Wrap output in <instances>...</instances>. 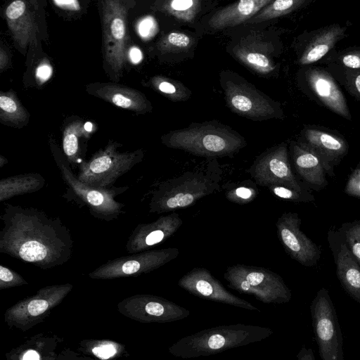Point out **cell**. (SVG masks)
<instances>
[{
    "label": "cell",
    "mask_w": 360,
    "mask_h": 360,
    "mask_svg": "<svg viewBox=\"0 0 360 360\" xmlns=\"http://www.w3.org/2000/svg\"><path fill=\"white\" fill-rule=\"evenodd\" d=\"M122 316L143 323H170L187 318L190 311L164 297L136 294L126 297L117 305Z\"/></svg>",
    "instance_id": "12"
},
{
    "label": "cell",
    "mask_w": 360,
    "mask_h": 360,
    "mask_svg": "<svg viewBox=\"0 0 360 360\" xmlns=\"http://www.w3.org/2000/svg\"><path fill=\"white\" fill-rule=\"evenodd\" d=\"M0 117L6 122L20 124L27 120L28 115L13 94L1 93L0 95Z\"/></svg>",
    "instance_id": "31"
},
{
    "label": "cell",
    "mask_w": 360,
    "mask_h": 360,
    "mask_svg": "<svg viewBox=\"0 0 360 360\" xmlns=\"http://www.w3.org/2000/svg\"><path fill=\"white\" fill-rule=\"evenodd\" d=\"M0 219L1 253L42 269L61 266L71 258L74 240L59 217L6 203Z\"/></svg>",
    "instance_id": "1"
},
{
    "label": "cell",
    "mask_w": 360,
    "mask_h": 360,
    "mask_svg": "<svg viewBox=\"0 0 360 360\" xmlns=\"http://www.w3.org/2000/svg\"><path fill=\"white\" fill-rule=\"evenodd\" d=\"M84 134V128L80 122H75L68 125L63 133V149L70 164L78 162L79 139Z\"/></svg>",
    "instance_id": "33"
},
{
    "label": "cell",
    "mask_w": 360,
    "mask_h": 360,
    "mask_svg": "<svg viewBox=\"0 0 360 360\" xmlns=\"http://www.w3.org/2000/svg\"><path fill=\"white\" fill-rule=\"evenodd\" d=\"M192 44V39L184 33L173 32L165 35L158 43L163 52H176L187 50Z\"/></svg>",
    "instance_id": "35"
},
{
    "label": "cell",
    "mask_w": 360,
    "mask_h": 360,
    "mask_svg": "<svg viewBox=\"0 0 360 360\" xmlns=\"http://www.w3.org/2000/svg\"><path fill=\"white\" fill-rule=\"evenodd\" d=\"M76 351L98 360H117L129 355L124 344L106 338L82 340Z\"/></svg>",
    "instance_id": "28"
},
{
    "label": "cell",
    "mask_w": 360,
    "mask_h": 360,
    "mask_svg": "<svg viewBox=\"0 0 360 360\" xmlns=\"http://www.w3.org/2000/svg\"><path fill=\"white\" fill-rule=\"evenodd\" d=\"M153 86L172 100H182L188 96L187 89L181 84L169 78L155 77L152 79Z\"/></svg>",
    "instance_id": "36"
},
{
    "label": "cell",
    "mask_w": 360,
    "mask_h": 360,
    "mask_svg": "<svg viewBox=\"0 0 360 360\" xmlns=\"http://www.w3.org/2000/svg\"><path fill=\"white\" fill-rule=\"evenodd\" d=\"M346 27L334 24L314 32L300 55L299 63L309 65L319 60L342 39Z\"/></svg>",
    "instance_id": "25"
},
{
    "label": "cell",
    "mask_w": 360,
    "mask_h": 360,
    "mask_svg": "<svg viewBox=\"0 0 360 360\" xmlns=\"http://www.w3.org/2000/svg\"><path fill=\"white\" fill-rule=\"evenodd\" d=\"M118 147L117 143H110L82 162L77 174L79 180L93 187L108 188L143 157L142 150L121 153Z\"/></svg>",
    "instance_id": "6"
},
{
    "label": "cell",
    "mask_w": 360,
    "mask_h": 360,
    "mask_svg": "<svg viewBox=\"0 0 360 360\" xmlns=\"http://www.w3.org/2000/svg\"><path fill=\"white\" fill-rule=\"evenodd\" d=\"M179 255L176 248L146 250L108 261L89 274L92 279L109 280L138 276L157 269Z\"/></svg>",
    "instance_id": "10"
},
{
    "label": "cell",
    "mask_w": 360,
    "mask_h": 360,
    "mask_svg": "<svg viewBox=\"0 0 360 360\" xmlns=\"http://www.w3.org/2000/svg\"><path fill=\"white\" fill-rule=\"evenodd\" d=\"M52 75V68L48 61H42L37 68L36 77L39 83L46 82Z\"/></svg>",
    "instance_id": "44"
},
{
    "label": "cell",
    "mask_w": 360,
    "mask_h": 360,
    "mask_svg": "<svg viewBox=\"0 0 360 360\" xmlns=\"http://www.w3.org/2000/svg\"><path fill=\"white\" fill-rule=\"evenodd\" d=\"M155 23L153 18H144L139 25V32L141 37L148 38L154 32Z\"/></svg>",
    "instance_id": "45"
},
{
    "label": "cell",
    "mask_w": 360,
    "mask_h": 360,
    "mask_svg": "<svg viewBox=\"0 0 360 360\" xmlns=\"http://www.w3.org/2000/svg\"><path fill=\"white\" fill-rule=\"evenodd\" d=\"M101 7L105 58L118 75L126 60L127 5L124 1L107 0Z\"/></svg>",
    "instance_id": "11"
},
{
    "label": "cell",
    "mask_w": 360,
    "mask_h": 360,
    "mask_svg": "<svg viewBox=\"0 0 360 360\" xmlns=\"http://www.w3.org/2000/svg\"><path fill=\"white\" fill-rule=\"evenodd\" d=\"M272 0H241L217 11L209 24L212 28L220 30L246 22Z\"/></svg>",
    "instance_id": "24"
},
{
    "label": "cell",
    "mask_w": 360,
    "mask_h": 360,
    "mask_svg": "<svg viewBox=\"0 0 360 360\" xmlns=\"http://www.w3.org/2000/svg\"><path fill=\"white\" fill-rule=\"evenodd\" d=\"M129 57L133 63H139L143 58L142 52L139 48L133 46L129 51Z\"/></svg>",
    "instance_id": "48"
},
{
    "label": "cell",
    "mask_w": 360,
    "mask_h": 360,
    "mask_svg": "<svg viewBox=\"0 0 360 360\" xmlns=\"http://www.w3.org/2000/svg\"><path fill=\"white\" fill-rule=\"evenodd\" d=\"M290 150L297 174L314 189L325 188L328 185L327 173L319 155L300 141L292 142Z\"/></svg>",
    "instance_id": "21"
},
{
    "label": "cell",
    "mask_w": 360,
    "mask_h": 360,
    "mask_svg": "<svg viewBox=\"0 0 360 360\" xmlns=\"http://www.w3.org/2000/svg\"><path fill=\"white\" fill-rule=\"evenodd\" d=\"M272 334V329L260 326H218L181 338L169 347L168 352L184 359L207 356L260 342Z\"/></svg>",
    "instance_id": "2"
},
{
    "label": "cell",
    "mask_w": 360,
    "mask_h": 360,
    "mask_svg": "<svg viewBox=\"0 0 360 360\" xmlns=\"http://www.w3.org/2000/svg\"><path fill=\"white\" fill-rule=\"evenodd\" d=\"M221 179L219 168L209 165L161 182L152 193L149 212L160 214L190 207L219 190Z\"/></svg>",
    "instance_id": "3"
},
{
    "label": "cell",
    "mask_w": 360,
    "mask_h": 360,
    "mask_svg": "<svg viewBox=\"0 0 360 360\" xmlns=\"http://www.w3.org/2000/svg\"><path fill=\"white\" fill-rule=\"evenodd\" d=\"M95 94L116 106L136 112H146L150 103L136 89L112 83L101 84L94 90Z\"/></svg>",
    "instance_id": "26"
},
{
    "label": "cell",
    "mask_w": 360,
    "mask_h": 360,
    "mask_svg": "<svg viewBox=\"0 0 360 360\" xmlns=\"http://www.w3.org/2000/svg\"><path fill=\"white\" fill-rule=\"evenodd\" d=\"M241 183L238 186L232 188L225 193V196L229 201L239 205H245L252 202L257 196L258 191L255 185L250 186V183Z\"/></svg>",
    "instance_id": "37"
},
{
    "label": "cell",
    "mask_w": 360,
    "mask_h": 360,
    "mask_svg": "<svg viewBox=\"0 0 360 360\" xmlns=\"http://www.w3.org/2000/svg\"><path fill=\"white\" fill-rule=\"evenodd\" d=\"M267 188L274 195L284 200L307 202L315 200L314 196L307 191H298L291 188L276 185L269 186Z\"/></svg>",
    "instance_id": "38"
},
{
    "label": "cell",
    "mask_w": 360,
    "mask_h": 360,
    "mask_svg": "<svg viewBox=\"0 0 360 360\" xmlns=\"http://www.w3.org/2000/svg\"><path fill=\"white\" fill-rule=\"evenodd\" d=\"M345 82L348 91L360 101V70L346 69Z\"/></svg>",
    "instance_id": "41"
},
{
    "label": "cell",
    "mask_w": 360,
    "mask_h": 360,
    "mask_svg": "<svg viewBox=\"0 0 360 360\" xmlns=\"http://www.w3.org/2000/svg\"><path fill=\"white\" fill-rule=\"evenodd\" d=\"M301 219L295 212H284L276 221L277 236L291 258L307 267L316 264L321 250L301 230Z\"/></svg>",
    "instance_id": "14"
},
{
    "label": "cell",
    "mask_w": 360,
    "mask_h": 360,
    "mask_svg": "<svg viewBox=\"0 0 360 360\" xmlns=\"http://www.w3.org/2000/svg\"><path fill=\"white\" fill-rule=\"evenodd\" d=\"M345 192L349 195L360 198V167H357L349 176Z\"/></svg>",
    "instance_id": "42"
},
{
    "label": "cell",
    "mask_w": 360,
    "mask_h": 360,
    "mask_svg": "<svg viewBox=\"0 0 360 360\" xmlns=\"http://www.w3.org/2000/svg\"><path fill=\"white\" fill-rule=\"evenodd\" d=\"M44 177L39 173H26L2 178L0 181V202L14 196L36 192L45 184Z\"/></svg>",
    "instance_id": "27"
},
{
    "label": "cell",
    "mask_w": 360,
    "mask_h": 360,
    "mask_svg": "<svg viewBox=\"0 0 360 360\" xmlns=\"http://www.w3.org/2000/svg\"><path fill=\"white\" fill-rule=\"evenodd\" d=\"M178 285L190 294L202 299L261 311L250 302L228 291L210 271L203 267H195L188 271L179 280Z\"/></svg>",
    "instance_id": "15"
},
{
    "label": "cell",
    "mask_w": 360,
    "mask_h": 360,
    "mask_svg": "<svg viewBox=\"0 0 360 360\" xmlns=\"http://www.w3.org/2000/svg\"><path fill=\"white\" fill-rule=\"evenodd\" d=\"M225 94L229 106L235 112L255 119H266L276 111L271 102L247 82L227 80Z\"/></svg>",
    "instance_id": "16"
},
{
    "label": "cell",
    "mask_w": 360,
    "mask_h": 360,
    "mask_svg": "<svg viewBox=\"0 0 360 360\" xmlns=\"http://www.w3.org/2000/svg\"><path fill=\"white\" fill-rule=\"evenodd\" d=\"M297 360H316L312 349L303 345L297 354Z\"/></svg>",
    "instance_id": "47"
},
{
    "label": "cell",
    "mask_w": 360,
    "mask_h": 360,
    "mask_svg": "<svg viewBox=\"0 0 360 360\" xmlns=\"http://www.w3.org/2000/svg\"><path fill=\"white\" fill-rule=\"evenodd\" d=\"M236 54L247 66L259 73H269L274 69L269 56L255 47L240 46L236 51Z\"/></svg>",
    "instance_id": "30"
},
{
    "label": "cell",
    "mask_w": 360,
    "mask_h": 360,
    "mask_svg": "<svg viewBox=\"0 0 360 360\" xmlns=\"http://www.w3.org/2000/svg\"><path fill=\"white\" fill-rule=\"evenodd\" d=\"M255 184L268 187L282 186L305 191L292 172L285 143L274 147L259 155L248 170Z\"/></svg>",
    "instance_id": "13"
},
{
    "label": "cell",
    "mask_w": 360,
    "mask_h": 360,
    "mask_svg": "<svg viewBox=\"0 0 360 360\" xmlns=\"http://www.w3.org/2000/svg\"><path fill=\"white\" fill-rule=\"evenodd\" d=\"M162 142L167 147L207 158L229 155L245 146L236 132L214 124L173 131L162 138Z\"/></svg>",
    "instance_id": "4"
},
{
    "label": "cell",
    "mask_w": 360,
    "mask_h": 360,
    "mask_svg": "<svg viewBox=\"0 0 360 360\" xmlns=\"http://www.w3.org/2000/svg\"><path fill=\"white\" fill-rule=\"evenodd\" d=\"M31 1L17 0L11 2L5 11L8 26L14 40L25 48L34 38L36 22Z\"/></svg>",
    "instance_id": "23"
},
{
    "label": "cell",
    "mask_w": 360,
    "mask_h": 360,
    "mask_svg": "<svg viewBox=\"0 0 360 360\" xmlns=\"http://www.w3.org/2000/svg\"><path fill=\"white\" fill-rule=\"evenodd\" d=\"M182 224L183 220L175 212L153 222L139 224L127 239V251L134 254L148 250L173 236Z\"/></svg>",
    "instance_id": "17"
},
{
    "label": "cell",
    "mask_w": 360,
    "mask_h": 360,
    "mask_svg": "<svg viewBox=\"0 0 360 360\" xmlns=\"http://www.w3.org/2000/svg\"><path fill=\"white\" fill-rule=\"evenodd\" d=\"M340 233L343 241L360 265V220L344 224Z\"/></svg>",
    "instance_id": "34"
},
{
    "label": "cell",
    "mask_w": 360,
    "mask_h": 360,
    "mask_svg": "<svg viewBox=\"0 0 360 360\" xmlns=\"http://www.w3.org/2000/svg\"><path fill=\"white\" fill-rule=\"evenodd\" d=\"M300 143L312 150L321 159L326 173L334 176V167L348 152V145L341 136L316 127H307L302 131Z\"/></svg>",
    "instance_id": "18"
},
{
    "label": "cell",
    "mask_w": 360,
    "mask_h": 360,
    "mask_svg": "<svg viewBox=\"0 0 360 360\" xmlns=\"http://www.w3.org/2000/svg\"><path fill=\"white\" fill-rule=\"evenodd\" d=\"M341 239V238H340ZM338 278L345 292L360 304V265L342 238L331 241Z\"/></svg>",
    "instance_id": "22"
},
{
    "label": "cell",
    "mask_w": 360,
    "mask_h": 360,
    "mask_svg": "<svg viewBox=\"0 0 360 360\" xmlns=\"http://www.w3.org/2000/svg\"><path fill=\"white\" fill-rule=\"evenodd\" d=\"M71 283L54 284L39 289L37 292L8 307L4 315L9 328L26 332L43 322L72 291Z\"/></svg>",
    "instance_id": "7"
},
{
    "label": "cell",
    "mask_w": 360,
    "mask_h": 360,
    "mask_svg": "<svg viewBox=\"0 0 360 360\" xmlns=\"http://www.w3.org/2000/svg\"><path fill=\"white\" fill-rule=\"evenodd\" d=\"M56 160L65 184L94 217L110 221L124 212V205L116 201L115 198L126 191L128 186L96 188L89 186L79 180L65 161L61 158H56Z\"/></svg>",
    "instance_id": "9"
},
{
    "label": "cell",
    "mask_w": 360,
    "mask_h": 360,
    "mask_svg": "<svg viewBox=\"0 0 360 360\" xmlns=\"http://www.w3.org/2000/svg\"><path fill=\"white\" fill-rule=\"evenodd\" d=\"M63 342V338L53 333H39L6 352V360H58Z\"/></svg>",
    "instance_id": "20"
},
{
    "label": "cell",
    "mask_w": 360,
    "mask_h": 360,
    "mask_svg": "<svg viewBox=\"0 0 360 360\" xmlns=\"http://www.w3.org/2000/svg\"><path fill=\"white\" fill-rule=\"evenodd\" d=\"M309 2L307 0L272 1L246 22L257 23L281 17L304 6Z\"/></svg>",
    "instance_id": "29"
},
{
    "label": "cell",
    "mask_w": 360,
    "mask_h": 360,
    "mask_svg": "<svg viewBox=\"0 0 360 360\" xmlns=\"http://www.w3.org/2000/svg\"><path fill=\"white\" fill-rule=\"evenodd\" d=\"M8 162L7 159L3 155H0V167H3Z\"/></svg>",
    "instance_id": "50"
},
{
    "label": "cell",
    "mask_w": 360,
    "mask_h": 360,
    "mask_svg": "<svg viewBox=\"0 0 360 360\" xmlns=\"http://www.w3.org/2000/svg\"><path fill=\"white\" fill-rule=\"evenodd\" d=\"M224 278L229 288L264 304H284L292 297L283 279L264 267L238 264L227 267Z\"/></svg>",
    "instance_id": "5"
},
{
    "label": "cell",
    "mask_w": 360,
    "mask_h": 360,
    "mask_svg": "<svg viewBox=\"0 0 360 360\" xmlns=\"http://www.w3.org/2000/svg\"><path fill=\"white\" fill-rule=\"evenodd\" d=\"M8 64V56L6 51L1 47L0 49V69L3 71Z\"/></svg>",
    "instance_id": "49"
},
{
    "label": "cell",
    "mask_w": 360,
    "mask_h": 360,
    "mask_svg": "<svg viewBox=\"0 0 360 360\" xmlns=\"http://www.w3.org/2000/svg\"><path fill=\"white\" fill-rule=\"evenodd\" d=\"M338 61L347 69L360 70V48L344 50L339 54Z\"/></svg>",
    "instance_id": "40"
},
{
    "label": "cell",
    "mask_w": 360,
    "mask_h": 360,
    "mask_svg": "<svg viewBox=\"0 0 360 360\" xmlns=\"http://www.w3.org/2000/svg\"><path fill=\"white\" fill-rule=\"evenodd\" d=\"M58 360H98L82 354L71 348L67 347L59 352Z\"/></svg>",
    "instance_id": "43"
},
{
    "label": "cell",
    "mask_w": 360,
    "mask_h": 360,
    "mask_svg": "<svg viewBox=\"0 0 360 360\" xmlns=\"http://www.w3.org/2000/svg\"><path fill=\"white\" fill-rule=\"evenodd\" d=\"M312 328L321 360H344L343 337L328 291L321 288L310 305Z\"/></svg>",
    "instance_id": "8"
},
{
    "label": "cell",
    "mask_w": 360,
    "mask_h": 360,
    "mask_svg": "<svg viewBox=\"0 0 360 360\" xmlns=\"http://www.w3.org/2000/svg\"><path fill=\"white\" fill-rule=\"evenodd\" d=\"M54 5L63 10L77 11L81 8L80 4L77 0H53Z\"/></svg>",
    "instance_id": "46"
},
{
    "label": "cell",
    "mask_w": 360,
    "mask_h": 360,
    "mask_svg": "<svg viewBox=\"0 0 360 360\" xmlns=\"http://www.w3.org/2000/svg\"><path fill=\"white\" fill-rule=\"evenodd\" d=\"M27 281L18 272L0 265V290L27 285Z\"/></svg>",
    "instance_id": "39"
},
{
    "label": "cell",
    "mask_w": 360,
    "mask_h": 360,
    "mask_svg": "<svg viewBox=\"0 0 360 360\" xmlns=\"http://www.w3.org/2000/svg\"><path fill=\"white\" fill-rule=\"evenodd\" d=\"M305 73L307 82L315 96L335 113L351 120L344 94L332 76L317 67L309 68Z\"/></svg>",
    "instance_id": "19"
},
{
    "label": "cell",
    "mask_w": 360,
    "mask_h": 360,
    "mask_svg": "<svg viewBox=\"0 0 360 360\" xmlns=\"http://www.w3.org/2000/svg\"><path fill=\"white\" fill-rule=\"evenodd\" d=\"M201 6L198 0H171L163 1L161 10L179 20L191 22L195 17Z\"/></svg>",
    "instance_id": "32"
}]
</instances>
